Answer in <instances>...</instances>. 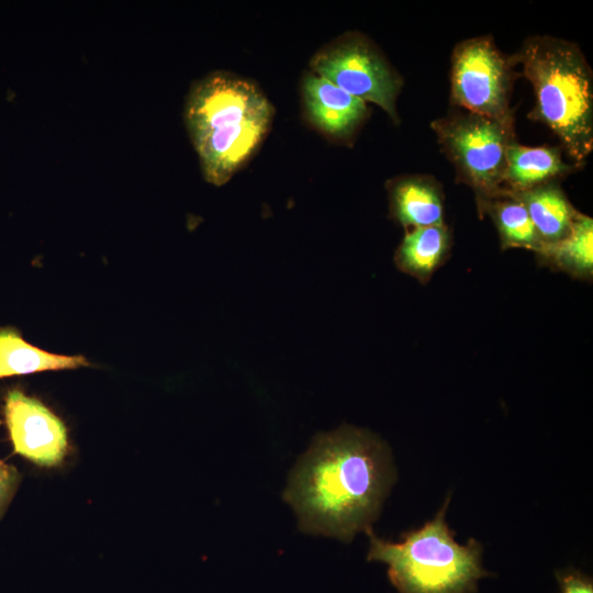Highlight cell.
I'll return each instance as SVG.
<instances>
[{
  "label": "cell",
  "mask_w": 593,
  "mask_h": 593,
  "mask_svg": "<svg viewBox=\"0 0 593 593\" xmlns=\"http://www.w3.org/2000/svg\"><path fill=\"white\" fill-rule=\"evenodd\" d=\"M89 366L82 356L56 355L26 343L18 329L0 327V378Z\"/></svg>",
  "instance_id": "cell-14"
},
{
  "label": "cell",
  "mask_w": 593,
  "mask_h": 593,
  "mask_svg": "<svg viewBox=\"0 0 593 593\" xmlns=\"http://www.w3.org/2000/svg\"><path fill=\"white\" fill-rule=\"evenodd\" d=\"M396 478L387 444L350 425L320 433L290 473L284 500L299 528L349 542L371 527Z\"/></svg>",
  "instance_id": "cell-1"
},
{
  "label": "cell",
  "mask_w": 593,
  "mask_h": 593,
  "mask_svg": "<svg viewBox=\"0 0 593 593\" xmlns=\"http://www.w3.org/2000/svg\"><path fill=\"white\" fill-rule=\"evenodd\" d=\"M561 593H593V581L577 570L556 573Z\"/></svg>",
  "instance_id": "cell-18"
},
{
  "label": "cell",
  "mask_w": 593,
  "mask_h": 593,
  "mask_svg": "<svg viewBox=\"0 0 593 593\" xmlns=\"http://www.w3.org/2000/svg\"><path fill=\"white\" fill-rule=\"evenodd\" d=\"M511 194L525 205L542 247L558 243L570 233L579 211L558 182Z\"/></svg>",
  "instance_id": "cell-13"
},
{
  "label": "cell",
  "mask_w": 593,
  "mask_h": 593,
  "mask_svg": "<svg viewBox=\"0 0 593 593\" xmlns=\"http://www.w3.org/2000/svg\"><path fill=\"white\" fill-rule=\"evenodd\" d=\"M302 96L311 122L335 138H349L368 114L365 101L315 74L305 76Z\"/></svg>",
  "instance_id": "cell-9"
},
{
  "label": "cell",
  "mask_w": 593,
  "mask_h": 593,
  "mask_svg": "<svg viewBox=\"0 0 593 593\" xmlns=\"http://www.w3.org/2000/svg\"><path fill=\"white\" fill-rule=\"evenodd\" d=\"M451 245L452 234L445 223L410 228L396 248L394 264L402 272L426 283L448 259Z\"/></svg>",
  "instance_id": "cell-12"
},
{
  "label": "cell",
  "mask_w": 593,
  "mask_h": 593,
  "mask_svg": "<svg viewBox=\"0 0 593 593\" xmlns=\"http://www.w3.org/2000/svg\"><path fill=\"white\" fill-rule=\"evenodd\" d=\"M580 168L563 160L560 147H529L515 141L507 148L503 189L511 193L527 191L558 182Z\"/></svg>",
  "instance_id": "cell-11"
},
{
  "label": "cell",
  "mask_w": 593,
  "mask_h": 593,
  "mask_svg": "<svg viewBox=\"0 0 593 593\" xmlns=\"http://www.w3.org/2000/svg\"><path fill=\"white\" fill-rule=\"evenodd\" d=\"M495 225L502 249L525 248L537 254L542 244L525 205L513 194L503 193L490 199L480 210Z\"/></svg>",
  "instance_id": "cell-16"
},
{
  "label": "cell",
  "mask_w": 593,
  "mask_h": 593,
  "mask_svg": "<svg viewBox=\"0 0 593 593\" xmlns=\"http://www.w3.org/2000/svg\"><path fill=\"white\" fill-rule=\"evenodd\" d=\"M538 261L573 278L591 280L593 276V220L578 213L570 233L558 243L544 246Z\"/></svg>",
  "instance_id": "cell-15"
},
{
  "label": "cell",
  "mask_w": 593,
  "mask_h": 593,
  "mask_svg": "<svg viewBox=\"0 0 593 593\" xmlns=\"http://www.w3.org/2000/svg\"><path fill=\"white\" fill-rule=\"evenodd\" d=\"M387 189L390 215L405 230L445 223L443 187L433 176H399Z\"/></svg>",
  "instance_id": "cell-10"
},
{
  "label": "cell",
  "mask_w": 593,
  "mask_h": 593,
  "mask_svg": "<svg viewBox=\"0 0 593 593\" xmlns=\"http://www.w3.org/2000/svg\"><path fill=\"white\" fill-rule=\"evenodd\" d=\"M273 109L250 81L214 72L188 93L184 121L204 179L227 182L267 134Z\"/></svg>",
  "instance_id": "cell-2"
},
{
  "label": "cell",
  "mask_w": 593,
  "mask_h": 593,
  "mask_svg": "<svg viewBox=\"0 0 593 593\" xmlns=\"http://www.w3.org/2000/svg\"><path fill=\"white\" fill-rule=\"evenodd\" d=\"M535 94L529 116L548 126L581 166L593 149V72L573 42L535 35L514 54Z\"/></svg>",
  "instance_id": "cell-3"
},
{
  "label": "cell",
  "mask_w": 593,
  "mask_h": 593,
  "mask_svg": "<svg viewBox=\"0 0 593 593\" xmlns=\"http://www.w3.org/2000/svg\"><path fill=\"white\" fill-rule=\"evenodd\" d=\"M3 414L15 454L35 465H59L68 450L67 429L41 401L20 390L4 398Z\"/></svg>",
  "instance_id": "cell-8"
},
{
  "label": "cell",
  "mask_w": 593,
  "mask_h": 593,
  "mask_svg": "<svg viewBox=\"0 0 593 593\" xmlns=\"http://www.w3.org/2000/svg\"><path fill=\"white\" fill-rule=\"evenodd\" d=\"M20 480L19 471L0 459V519L11 503Z\"/></svg>",
  "instance_id": "cell-17"
},
{
  "label": "cell",
  "mask_w": 593,
  "mask_h": 593,
  "mask_svg": "<svg viewBox=\"0 0 593 593\" xmlns=\"http://www.w3.org/2000/svg\"><path fill=\"white\" fill-rule=\"evenodd\" d=\"M449 502L450 496L432 521L402 534L399 542L377 537L371 527L365 530L367 559L388 564L389 580L400 593H475L478 581L490 575L481 566V544L455 540L445 517Z\"/></svg>",
  "instance_id": "cell-4"
},
{
  "label": "cell",
  "mask_w": 593,
  "mask_h": 593,
  "mask_svg": "<svg viewBox=\"0 0 593 593\" xmlns=\"http://www.w3.org/2000/svg\"><path fill=\"white\" fill-rule=\"evenodd\" d=\"M430 126L455 167L457 181L472 189L480 212L504 192L506 153L516 141L514 127L457 108Z\"/></svg>",
  "instance_id": "cell-5"
},
{
  "label": "cell",
  "mask_w": 593,
  "mask_h": 593,
  "mask_svg": "<svg viewBox=\"0 0 593 593\" xmlns=\"http://www.w3.org/2000/svg\"><path fill=\"white\" fill-rule=\"evenodd\" d=\"M516 65L515 56L502 53L491 35L459 42L451 54L450 103L514 127L511 100Z\"/></svg>",
  "instance_id": "cell-6"
},
{
  "label": "cell",
  "mask_w": 593,
  "mask_h": 593,
  "mask_svg": "<svg viewBox=\"0 0 593 593\" xmlns=\"http://www.w3.org/2000/svg\"><path fill=\"white\" fill-rule=\"evenodd\" d=\"M311 68L347 93L379 105L399 122L396 99L402 78L365 35L346 33L333 41L314 55Z\"/></svg>",
  "instance_id": "cell-7"
}]
</instances>
